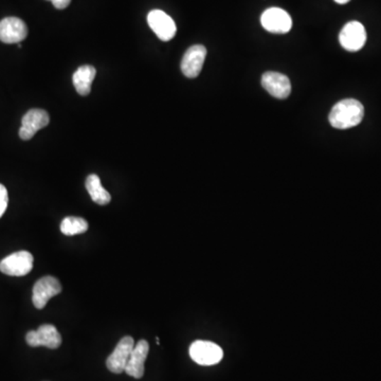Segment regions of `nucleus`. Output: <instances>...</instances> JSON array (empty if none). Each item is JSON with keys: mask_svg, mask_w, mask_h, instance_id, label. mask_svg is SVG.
Masks as SVG:
<instances>
[{"mask_svg": "<svg viewBox=\"0 0 381 381\" xmlns=\"http://www.w3.org/2000/svg\"><path fill=\"white\" fill-rule=\"evenodd\" d=\"M261 23L271 33L285 34L292 27V19L283 8H269L261 16Z\"/></svg>", "mask_w": 381, "mask_h": 381, "instance_id": "4", "label": "nucleus"}, {"mask_svg": "<svg viewBox=\"0 0 381 381\" xmlns=\"http://www.w3.org/2000/svg\"><path fill=\"white\" fill-rule=\"evenodd\" d=\"M262 86L273 98L284 100L291 93L290 80L279 72H265L262 76Z\"/></svg>", "mask_w": 381, "mask_h": 381, "instance_id": "13", "label": "nucleus"}, {"mask_svg": "<svg viewBox=\"0 0 381 381\" xmlns=\"http://www.w3.org/2000/svg\"><path fill=\"white\" fill-rule=\"evenodd\" d=\"M149 342L147 340H140L135 346L124 372L130 377L136 378V380L142 378L144 375V363L147 360V355H149Z\"/></svg>", "mask_w": 381, "mask_h": 381, "instance_id": "14", "label": "nucleus"}, {"mask_svg": "<svg viewBox=\"0 0 381 381\" xmlns=\"http://www.w3.org/2000/svg\"><path fill=\"white\" fill-rule=\"evenodd\" d=\"M86 189L89 190L91 199L98 205H105L110 203V194L103 188L98 175L91 174L87 177Z\"/></svg>", "mask_w": 381, "mask_h": 381, "instance_id": "16", "label": "nucleus"}, {"mask_svg": "<svg viewBox=\"0 0 381 381\" xmlns=\"http://www.w3.org/2000/svg\"><path fill=\"white\" fill-rule=\"evenodd\" d=\"M25 341L32 348L46 346L55 350L62 344V336L55 325L44 324L38 327V331H31L25 336Z\"/></svg>", "mask_w": 381, "mask_h": 381, "instance_id": "6", "label": "nucleus"}, {"mask_svg": "<svg viewBox=\"0 0 381 381\" xmlns=\"http://www.w3.org/2000/svg\"><path fill=\"white\" fill-rule=\"evenodd\" d=\"M190 356L193 361L200 365H217L224 357L222 348L211 341L198 340L190 346Z\"/></svg>", "mask_w": 381, "mask_h": 381, "instance_id": "2", "label": "nucleus"}, {"mask_svg": "<svg viewBox=\"0 0 381 381\" xmlns=\"http://www.w3.org/2000/svg\"><path fill=\"white\" fill-rule=\"evenodd\" d=\"M50 122L48 113L44 109H30L21 120V127L19 130V137L23 140H30L34 135L46 127Z\"/></svg>", "mask_w": 381, "mask_h": 381, "instance_id": "9", "label": "nucleus"}, {"mask_svg": "<svg viewBox=\"0 0 381 381\" xmlns=\"http://www.w3.org/2000/svg\"><path fill=\"white\" fill-rule=\"evenodd\" d=\"M147 23L158 38L164 42H169L176 35V23L172 17L164 11H151L147 15Z\"/></svg>", "mask_w": 381, "mask_h": 381, "instance_id": "7", "label": "nucleus"}, {"mask_svg": "<svg viewBox=\"0 0 381 381\" xmlns=\"http://www.w3.org/2000/svg\"><path fill=\"white\" fill-rule=\"evenodd\" d=\"M96 74V68L89 65L81 66L74 72L72 81H74V87H76L79 95H89L91 91V84H93V80H95Z\"/></svg>", "mask_w": 381, "mask_h": 381, "instance_id": "15", "label": "nucleus"}, {"mask_svg": "<svg viewBox=\"0 0 381 381\" xmlns=\"http://www.w3.org/2000/svg\"><path fill=\"white\" fill-rule=\"evenodd\" d=\"M33 261L30 252H15L0 262V271L11 277H23L33 268Z\"/></svg>", "mask_w": 381, "mask_h": 381, "instance_id": "3", "label": "nucleus"}, {"mask_svg": "<svg viewBox=\"0 0 381 381\" xmlns=\"http://www.w3.org/2000/svg\"><path fill=\"white\" fill-rule=\"evenodd\" d=\"M335 1L339 4H348V2H350L351 0H335Z\"/></svg>", "mask_w": 381, "mask_h": 381, "instance_id": "20", "label": "nucleus"}, {"mask_svg": "<svg viewBox=\"0 0 381 381\" xmlns=\"http://www.w3.org/2000/svg\"><path fill=\"white\" fill-rule=\"evenodd\" d=\"M207 57V49L203 45H194L186 51L181 61V72L187 78L195 79L203 69Z\"/></svg>", "mask_w": 381, "mask_h": 381, "instance_id": "11", "label": "nucleus"}, {"mask_svg": "<svg viewBox=\"0 0 381 381\" xmlns=\"http://www.w3.org/2000/svg\"><path fill=\"white\" fill-rule=\"evenodd\" d=\"M8 190L6 187L0 183V218L4 215L6 212V207H8Z\"/></svg>", "mask_w": 381, "mask_h": 381, "instance_id": "18", "label": "nucleus"}, {"mask_svg": "<svg viewBox=\"0 0 381 381\" xmlns=\"http://www.w3.org/2000/svg\"><path fill=\"white\" fill-rule=\"evenodd\" d=\"M27 35V25L21 18L6 17L0 21V40L4 44H19Z\"/></svg>", "mask_w": 381, "mask_h": 381, "instance_id": "12", "label": "nucleus"}, {"mask_svg": "<svg viewBox=\"0 0 381 381\" xmlns=\"http://www.w3.org/2000/svg\"><path fill=\"white\" fill-rule=\"evenodd\" d=\"M363 117H365L363 105L355 98H346L333 107L329 113V121L334 128L348 130L360 124Z\"/></svg>", "mask_w": 381, "mask_h": 381, "instance_id": "1", "label": "nucleus"}, {"mask_svg": "<svg viewBox=\"0 0 381 381\" xmlns=\"http://www.w3.org/2000/svg\"><path fill=\"white\" fill-rule=\"evenodd\" d=\"M49 1L52 2L55 8H59V10H63V8H66L69 6L72 0H49Z\"/></svg>", "mask_w": 381, "mask_h": 381, "instance_id": "19", "label": "nucleus"}, {"mask_svg": "<svg viewBox=\"0 0 381 381\" xmlns=\"http://www.w3.org/2000/svg\"><path fill=\"white\" fill-rule=\"evenodd\" d=\"M339 42L346 50L356 52L363 48L367 42V31L359 21H350L342 28Z\"/></svg>", "mask_w": 381, "mask_h": 381, "instance_id": "5", "label": "nucleus"}, {"mask_svg": "<svg viewBox=\"0 0 381 381\" xmlns=\"http://www.w3.org/2000/svg\"><path fill=\"white\" fill-rule=\"evenodd\" d=\"M62 291V285L59 280L55 277H44L36 282L33 287L32 302L38 309H42L48 303L49 300Z\"/></svg>", "mask_w": 381, "mask_h": 381, "instance_id": "10", "label": "nucleus"}, {"mask_svg": "<svg viewBox=\"0 0 381 381\" xmlns=\"http://www.w3.org/2000/svg\"><path fill=\"white\" fill-rule=\"evenodd\" d=\"M135 348V341L130 336L122 338L115 346V351L109 355L106 367L111 373L121 374L125 371L128 359Z\"/></svg>", "mask_w": 381, "mask_h": 381, "instance_id": "8", "label": "nucleus"}, {"mask_svg": "<svg viewBox=\"0 0 381 381\" xmlns=\"http://www.w3.org/2000/svg\"><path fill=\"white\" fill-rule=\"evenodd\" d=\"M87 230H89V222L84 218L69 216V217L64 218L61 224L62 233L67 237L82 234Z\"/></svg>", "mask_w": 381, "mask_h": 381, "instance_id": "17", "label": "nucleus"}]
</instances>
